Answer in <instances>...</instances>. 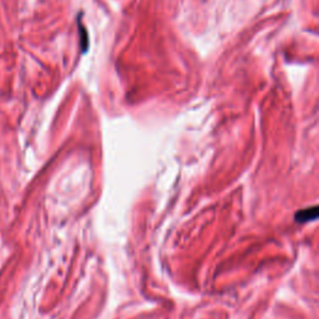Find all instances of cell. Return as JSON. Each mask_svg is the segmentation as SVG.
I'll return each mask as SVG.
<instances>
[{
	"mask_svg": "<svg viewBox=\"0 0 319 319\" xmlns=\"http://www.w3.org/2000/svg\"><path fill=\"white\" fill-rule=\"evenodd\" d=\"M318 214V207H312V208H307L304 211H299L296 214V219L298 222H307L310 221V219H314Z\"/></svg>",
	"mask_w": 319,
	"mask_h": 319,
	"instance_id": "cell-1",
	"label": "cell"
}]
</instances>
